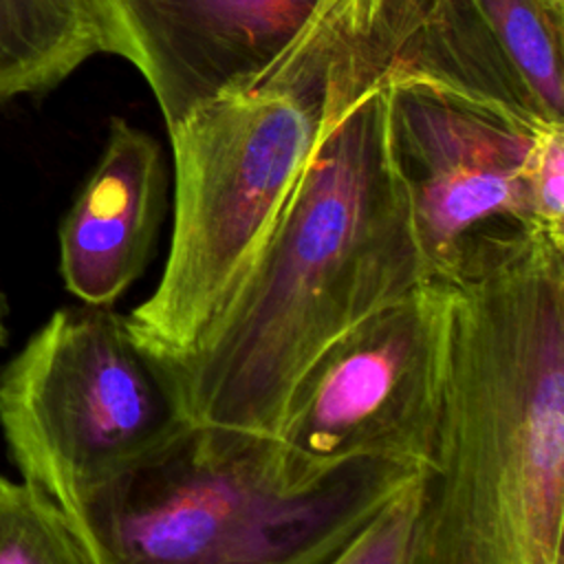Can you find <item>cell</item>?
<instances>
[{"label": "cell", "instance_id": "6da1fadb", "mask_svg": "<svg viewBox=\"0 0 564 564\" xmlns=\"http://www.w3.org/2000/svg\"><path fill=\"white\" fill-rule=\"evenodd\" d=\"M447 280L449 386L405 564H564V242L489 234Z\"/></svg>", "mask_w": 564, "mask_h": 564}, {"label": "cell", "instance_id": "7a4b0ae2", "mask_svg": "<svg viewBox=\"0 0 564 564\" xmlns=\"http://www.w3.org/2000/svg\"><path fill=\"white\" fill-rule=\"evenodd\" d=\"M432 278L375 86L326 110L238 291L192 350L165 361L187 421L275 436L322 350Z\"/></svg>", "mask_w": 564, "mask_h": 564}, {"label": "cell", "instance_id": "3957f363", "mask_svg": "<svg viewBox=\"0 0 564 564\" xmlns=\"http://www.w3.org/2000/svg\"><path fill=\"white\" fill-rule=\"evenodd\" d=\"M419 474L355 458L291 489L273 436L187 423L66 513L95 564H326Z\"/></svg>", "mask_w": 564, "mask_h": 564}, {"label": "cell", "instance_id": "277c9868", "mask_svg": "<svg viewBox=\"0 0 564 564\" xmlns=\"http://www.w3.org/2000/svg\"><path fill=\"white\" fill-rule=\"evenodd\" d=\"M328 108L324 20L260 86L223 95L172 128L174 225L154 291L126 317L172 361L225 311L302 167Z\"/></svg>", "mask_w": 564, "mask_h": 564}, {"label": "cell", "instance_id": "5b68a950", "mask_svg": "<svg viewBox=\"0 0 564 564\" xmlns=\"http://www.w3.org/2000/svg\"><path fill=\"white\" fill-rule=\"evenodd\" d=\"M187 423L167 364L110 306L55 311L0 372L9 454L64 511Z\"/></svg>", "mask_w": 564, "mask_h": 564}, {"label": "cell", "instance_id": "8992f818", "mask_svg": "<svg viewBox=\"0 0 564 564\" xmlns=\"http://www.w3.org/2000/svg\"><path fill=\"white\" fill-rule=\"evenodd\" d=\"M456 289L432 278L339 335L293 388L273 436L286 487L355 458L425 471L452 370Z\"/></svg>", "mask_w": 564, "mask_h": 564}, {"label": "cell", "instance_id": "52a82bcc", "mask_svg": "<svg viewBox=\"0 0 564 564\" xmlns=\"http://www.w3.org/2000/svg\"><path fill=\"white\" fill-rule=\"evenodd\" d=\"M328 101L423 82L538 123H564V0H335Z\"/></svg>", "mask_w": 564, "mask_h": 564}, {"label": "cell", "instance_id": "ba28073f", "mask_svg": "<svg viewBox=\"0 0 564 564\" xmlns=\"http://www.w3.org/2000/svg\"><path fill=\"white\" fill-rule=\"evenodd\" d=\"M381 88L392 163L436 278H447L482 236L540 229L531 178L540 134L551 123L423 82Z\"/></svg>", "mask_w": 564, "mask_h": 564}, {"label": "cell", "instance_id": "9c48e42d", "mask_svg": "<svg viewBox=\"0 0 564 564\" xmlns=\"http://www.w3.org/2000/svg\"><path fill=\"white\" fill-rule=\"evenodd\" d=\"M335 0H86L97 51L148 82L167 132L269 79Z\"/></svg>", "mask_w": 564, "mask_h": 564}, {"label": "cell", "instance_id": "30bf717a", "mask_svg": "<svg viewBox=\"0 0 564 564\" xmlns=\"http://www.w3.org/2000/svg\"><path fill=\"white\" fill-rule=\"evenodd\" d=\"M165 192L154 137L115 117L104 152L59 227V273L82 304L112 306L145 271Z\"/></svg>", "mask_w": 564, "mask_h": 564}, {"label": "cell", "instance_id": "8fae6325", "mask_svg": "<svg viewBox=\"0 0 564 564\" xmlns=\"http://www.w3.org/2000/svg\"><path fill=\"white\" fill-rule=\"evenodd\" d=\"M95 53L86 0H0V99L53 88Z\"/></svg>", "mask_w": 564, "mask_h": 564}, {"label": "cell", "instance_id": "7c38bea8", "mask_svg": "<svg viewBox=\"0 0 564 564\" xmlns=\"http://www.w3.org/2000/svg\"><path fill=\"white\" fill-rule=\"evenodd\" d=\"M0 564H95L68 513L26 480L0 476Z\"/></svg>", "mask_w": 564, "mask_h": 564}, {"label": "cell", "instance_id": "4fadbf2b", "mask_svg": "<svg viewBox=\"0 0 564 564\" xmlns=\"http://www.w3.org/2000/svg\"><path fill=\"white\" fill-rule=\"evenodd\" d=\"M421 474L397 491L326 564H405Z\"/></svg>", "mask_w": 564, "mask_h": 564}, {"label": "cell", "instance_id": "5bb4252c", "mask_svg": "<svg viewBox=\"0 0 564 564\" xmlns=\"http://www.w3.org/2000/svg\"><path fill=\"white\" fill-rule=\"evenodd\" d=\"M531 183L540 229L564 242V123H551L540 134Z\"/></svg>", "mask_w": 564, "mask_h": 564}, {"label": "cell", "instance_id": "9a60e30c", "mask_svg": "<svg viewBox=\"0 0 564 564\" xmlns=\"http://www.w3.org/2000/svg\"><path fill=\"white\" fill-rule=\"evenodd\" d=\"M4 341V324H2V306H0V346Z\"/></svg>", "mask_w": 564, "mask_h": 564}]
</instances>
